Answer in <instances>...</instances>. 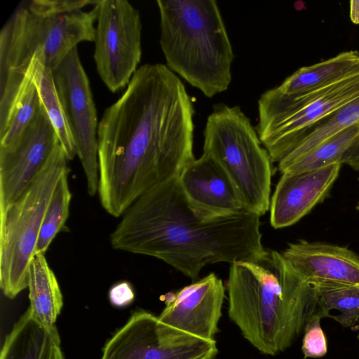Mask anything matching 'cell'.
Listing matches in <instances>:
<instances>
[{
    "instance_id": "cell-18",
    "label": "cell",
    "mask_w": 359,
    "mask_h": 359,
    "mask_svg": "<svg viewBox=\"0 0 359 359\" xmlns=\"http://www.w3.org/2000/svg\"><path fill=\"white\" fill-rule=\"evenodd\" d=\"M357 74H359V51L347 50L326 60L299 68L276 88L284 95L299 94Z\"/></svg>"
},
{
    "instance_id": "cell-16",
    "label": "cell",
    "mask_w": 359,
    "mask_h": 359,
    "mask_svg": "<svg viewBox=\"0 0 359 359\" xmlns=\"http://www.w3.org/2000/svg\"><path fill=\"white\" fill-rule=\"evenodd\" d=\"M281 254L304 281H330L359 286V256L347 248L300 240Z\"/></svg>"
},
{
    "instance_id": "cell-11",
    "label": "cell",
    "mask_w": 359,
    "mask_h": 359,
    "mask_svg": "<svg viewBox=\"0 0 359 359\" xmlns=\"http://www.w3.org/2000/svg\"><path fill=\"white\" fill-rule=\"evenodd\" d=\"M87 181L90 196L98 191V123L90 82L74 48L52 71Z\"/></svg>"
},
{
    "instance_id": "cell-3",
    "label": "cell",
    "mask_w": 359,
    "mask_h": 359,
    "mask_svg": "<svg viewBox=\"0 0 359 359\" xmlns=\"http://www.w3.org/2000/svg\"><path fill=\"white\" fill-rule=\"evenodd\" d=\"M228 314L259 352L276 355L304 334L320 311L314 287L302 280L276 250L230 264Z\"/></svg>"
},
{
    "instance_id": "cell-25",
    "label": "cell",
    "mask_w": 359,
    "mask_h": 359,
    "mask_svg": "<svg viewBox=\"0 0 359 359\" xmlns=\"http://www.w3.org/2000/svg\"><path fill=\"white\" fill-rule=\"evenodd\" d=\"M69 173L67 172L60 177L48 203L36 244V255H45L68 218L72 198L68 184Z\"/></svg>"
},
{
    "instance_id": "cell-1",
    "label": "cell",
    "mask_w": 359,
    "mask_h": 359,
    "mask_svg": "<svg viewBox=\"0 0 359 359\" xmlns=\"http://www.w3.org/2000/svg\"><path fill=\"white\" fill-rule=\"evenodd\" d=\"M192 100L166 65L144 64L98 124V194L118 217L152 187L177 177L192 162Z\"/></svg>"
},
{
    "instance_id": "cell-20",
    "label": "cell",
    "mask_w": 359,
    "mask_h": 359,
    "mask_svg": "<svg viewBox=\"0 0 359 359\" xmlns=\"http://www.w3.org/2000/svg\"><path fill=\"white\" fill-rule=\"evenodd\" d=\"M57 327L48 331L32 317L28 308L6 336L0 359H46Z\"/></svg>"
},
{
    "instance_id": "cell-9",
    "label": "cell",
    "mask_w": 359,
    "mask_h": 359,
    "mask_svg": "<svg viewBox=\"0 0 359 359\" xmlns=\"http://www.w3.org/2000/svg\"><path fill=\"white\" fill-rule=\"evenodd\" d=\"M94 60L101 80L112 93L128 86L142 57L139 11L127 0L97 4Z\"/></svg>"
},
{
    "instance_id": "cell-21",
    "label": "cell",
    "mask_w": 359,
    "mask_h": 359,
    "mask_svg": "<svg viewBox=\"0 0 359 359\" xmlns=\"http://www.w3.org/2000/svg\"><path fill=\"white\" fill-rule=\"evenodd\" d=\"M29 67L37 88L41 105L51 122L68 160L76 155L75 142L59 97L52 70L41 60L39 52L31 60Z\"/></svg>"
},
{
    "instance_id": "cell-7",
    "label": "cell",
    "mask_w": 359,
    "mask_h": 359,
    "mask_svg": "<svg viewBox=\"0 0 359 359\" xmlns=\"http://www.w3.org/2000/svg\"><path fill=\"white\" fill-rule=\"evenodd\" d=\"M60 144L25 192L0 210V287L15 298L28 285L43 219L60 177L70 169Z\"/></svg>"
},
{
    "instance_id": "cell-6",
    "label": "cell",
    "mask_w": 359,
    "mask_h": 359,
    "mask_svg": "<svg viewBox=\"0 0 359 359\" xmlns=\"http://www.w3.org/2000/svg\"><path fill=\"white\" fill-rule=\"evenodd\" d=\"M203 153L226 172L247 211L261 217L269 210L273 161L239 106H213L205 126Z\"/></svg>"
},
{
    "instance_id": "cell-24",
    "label": "cell",
    "mask_w": 359,
    "mask_h": 359,
    "mask_svg": "<svg viewBox=\"0 0 359 359\" xmlns=\"http://www.w3.org/2000/svg\"><path fill=\"white\" fill-rule=\"evenodd\" d=\"M41 100L29 65L6 123L0 128V146L14 142L33 119Z\"/></svg>"
},
{
    "instance_id": "cell-14",
    "label": "cell",
    "mask_w": 359,
    "mask_h": 359,
    "mask_svg": "<svg viewBox=\"0 0 359 359\" xmlns=\"http://www.w3.org/2000/svg\"><path fill=\"white\" fill-rule=\"evenodd\" d=\"M334 163L316 170L283 173L270 201V223L274 229L299 222L326 197L341 166Z\"/></svg>"
},
{
    "instance_id": "cell-19",
    "label": "cell",
    "mask_w": 359,
    "mask_h": 359,
    "mask_svg": "<svg viewBox=\"0 0 359 359\" xmlns=\"http://www.w3.org/2000/svg\"><path fill=\"white\" fill-rule=\"evenodd\" d=\"M355 124L359 125V97L312 128L278 164L296 159ZM341 163L359 172V134L343 155Z\"/></svg>"
},
{
    "instance_id": "cell-4",
    "label": "cell",
    "mask_w": 359,
    "mask_h": 359,
    "mask_svg": "<svg viewBox=\"0 0 359 359\" xmlns=\"http://www.w3.org/2000/svg\"><path fill=\"white\" fill-rule=\"evenodd\" d=\"M166 66L211 98L229 88L233 48L215 0H158Z\"/></svg>"
},
{
    "instance_id": "cell-23",
    "label": "cell",
    "mask_w": 359,
    "mask_h": 359,
    "mask_svg": "<svg viewBox=\"0 0 359 359\" xmlns=\"http://www.w3.org/2000/svg\"><path fill=\"white\" fill-rule=\"evenodd\" d=\"M358 134L359 125L351 126L296 159L285 164H278V170L282 174L300 172L341 163L343 155Z\"/></svg>"
},
{
    "instance_id": "cell-31",
    "label": "cell",
    "mask_w": 359,
    "mask_h": 359,
    "mask_svg": "<svg viewBox=\"0 0 359 359\" xmlns=\"http://www.w3.org/2000/svg\"><path fill=\"white\" fill-rule=\"evenodd\" d=\"M358 339H359V334H358Z\"/></svg>"
},
{
    "instance_id": "cell-17",
    "label": "cell",
    "mask_w": 359,
    "mask_h": 359,
    "mask_svg": "<svg viewBox=\"0 0 359 359\" xmlns=\"http://www.w3.org/2000/svg\"><path fill=\"white\" fill-rule=\"evenodd\" d=\"M29 309L34 319L51 331L63 306V297L57 278L43 254L35 255L28 273Z\"/></svg>"
},
{
    "instance_id": "cell-30",
    "label": "cell",
    "mask_w": 359,
    "mask_h": 359,
    "mask_svg": "<svg viewBox=\"0 0 359 359\" xmlns=\"http://www.w3.org/2000/svg\"><path fill=\"white\" fill-rule=\"evenodd\" d=\"M356 210H357L358 211V212H359V200H358V203H357V205H356Z\"/></svg>"
},
{
    "instance_id": "cell-10",
    "label": "cell",
    "mask_w": 359,
    "mask_h": 359,
    "mask_svg": "<svg viewBox=\"0 0 359 359\" xmlns=\"http://www.w3.org/2000/svg\"><path fill=\"white\" fill-rule=\"evenodd\" d=\"M215 340H206L135 311L105 343L100 359H215Z\"/></svg>"
},
{
    "instance_id": "cell-13",
    "label": "cell",
    "mask_w": 359,
    "mask_h": 359,
    "mask_svg": "<svg viewBox=\"0 0 359 359\" xmlns=\"http://www.w3.org/2000/svg\"><path fill=\"white\" fill-rule=\"evenodd\" d=\"M223 280L213 273L176 292L163 296L165 304L159 315L164 323L206 339L215 340L225 298Z\"/></svg>"
},
{
    "instance_id": "cell-12",
    "label": "cell",
    "mask_w": 359,
    "mask_h": 359,
    "mask_svg": "<svg viewBox=\"0 0 359 359\" xmlns=\"http://www.w3.org/2000/svg\"><path fill=\"white\" fill-rule=\"evenodd\" d=\"M60 144L41 105L19 137L8 146H0V210L25 192Z\"/></svg>"
},
{
    "instance_id": "cell-15",
    "label": "cell",
    "mask_w": 359,
    "mask_h": 359,
    "mask_svg": "<svg viewBox=\"0 0 359 359\" xmlns=\"http://www.w3.org/2000/svg\"><path fill=\"white\" fill-rule=\"evenodd\" d=\"M178 179L189 202L207 215L225 216L246 210L231 180L208 154L187 165Z\"/></svg>"
},
{
    "instance_id": "cell-27",
    "label": "cell",
    "mask_w": 359,
    "mask_h": 359,
    "mask_svg": "<svg viewBox=\"0 0 359 359\" xmlns=\"http://www.w3.org/2000/svg\"><path fill=\"white\" fill-rule=\"evenodd\" d=\"M94 0H29L25 1L28 8L41 15H58L81 11L89 5H95Z\"/></svg>"
},
{
    "instance_id": "cell-5",
    "label": "cell",
    "mask_w": 359,
    "mask_h": 359,
    "mask_svg": "<svg viewBox=\"0 0 359 359\" xmlns=\"http://www.w3.org/2000/svg\"><path fill=\"white\" fill-rule=\"evenodd\" d=\"M97 3L88 11L58 15L38 14L25 1L19 4L0 32L1 124L7 120L35 53L53 71L78 43L94 41Z\"/></svg>"
},
{
    "instance_id": "cell-28",
    "label": "cell",
    "mask_w": 359,
    "mask_h": 359,
    "mask_svg": "<svg viewBox=\"0 0 359 359\" xmlns=\"http://www.w3.org/2000/svg\"><path fill=\"white\" fill-rule=\"evenodd\" d=\"M109 298L114 306L124 307L133 302L135 293L128 282L122 281L111 287L109 292Z\"/></svg>"
},
{
    "instance_id": "cell-2",
    "label": "cell",
    "mask_w": 359,
    "mask_h": 359,
    "mask_svg": "<svg viewBox=\"0 0 359 359\" xmlns=\"http://www.w3.org/2000/svg\"><path fill=\"white\" fill-rule=\"evenodd\" d=\"M260 216H212L196 208L178 177L147 191L110 236L115 250L157 258L196 281L208 264L255 261L266 252Z\"/></svg>"
},
{
    "instance_id": "cell-26",
    "label": "cell",
    "mask_w": 359,
    "mask_h": 359,
    "mask_svg": "<svg viewBox=\"0 0 359 359\" xmlns=\"http://www.w3.org/2000/svg\"><path fill=\"white\" fill-rule=\"evenodd\" d=\"M322 318L324 316L320 311L311 318L305 327L302 346L304 359L321 358L327 353V339L320 325Z\"/></svg>"
},
{
    "instance_id": "cell-29",
    "label": "cell",
    "mask_w": 359,
    "mask_h": 359,
    "mask_svg": "<svg viewBox=\"0 0 359 359\" xmlns=\"http://www.w3.org/2000/svg\"><path fill=\"white\" fill-rule=\"evenodd\" d=\"M349 4L351 20L354 24H359V0H352Z\"/></svg>"
},
{
    "instance_id": "cell-8",
    "label": "cell",
    "mask_w": 359,
    "mask_h": 359,
    "mask_svg": "<svg viewBox=\"0 0 359 359\" xmlns=\"http://www.w3.org/2000/svg\"><path fill=\"white\" fill-rule=\"evenodd\" d=\"M359 97V74L294 95L276 87L258 100L255 127L273 163H278L316 125Z\"/></svg>"
},
{
    "instance_id": "cell-22",
    "label": "cell",
    "mask_w": 359,
    "mask_h": 359,
    "mask_svg": "<svg viewBox=\"0 0 359 359\" xmlns=\"http://www.w3.org/2000/svg\"><path fill=\"white\" fill-rule=\"evenodd\" d=\"M311 284L318 294L324 318H330L345 327L359 320V286L321 281Z\"/></svg>"
}]
</instances>
